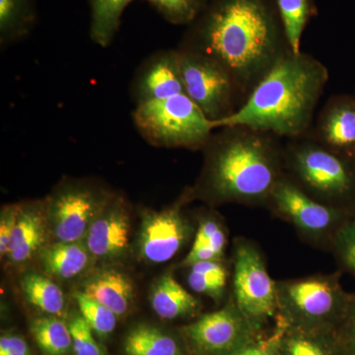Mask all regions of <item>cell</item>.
I'll use <instances>...</instances> for the list:
<instances>
[{
  "label": "cell",
  "mask_w": 355,
  "mask_h": 355,
  "mask_svg": "<svg viewBox=\"0 0 355 355\" xmlns=\"http://www.w3.org/2000/svg\"><path fill=\"white\" fill-rule=\"evenodd\" d=\"M180 50L202 53L249 96L289 48L275 0H211L184 35Z\"/></svg>",
  "instance_id": "obj_1"
},
{
  "label": "cell",
  "mask_w": 355,
  "mask_h": 355,
  "mask_svg": "<svg viewBox=\"0 0 355 355\" xmlns=\"http://www.w3.org/2000/svg\"><path fill=\"white\" fill-rule=\"evenodd\" d=\"M328 69L307 53L288 51L275 62L234 114L214 128L244 127L297 139L309 130Z\"/></svg>",
  "instance_id": "obj_2"
},
{
  "label": "cell",
  "mask_w": 355,
  "mask_h": 355,
  "mask_svg": "<svg viewBox=\"0 0 355 355\" xmlns=\"http://www.w3.org/2000/svg\"><path fill=\"white\" fill-rule=\"evenodd\" d=\"M275 135L244 127L212 135L200 191L218 202H253L268 198L282 178Z\"/></svg>",
  "instance_id": "obj_3"
},
{
  "label": "cell",
  "mask_w": 355,
  "mask_h": 355,
  "mask_svg": "<svg viewBox=\"0 0 355 355\" xmlns=\"http://www.w3.org/2000/svg\"><path fill=\"white\" fill-rule=\"evenodd\" d=\"M279 311L288 328L336 333L352 295L343 291L338 275H323L277 284Z\"/></svg>",
  "instance_id": "obj_4"
},
{
  "label": "cell",
  "mask_w": 355,
  "mask_h": 355,
  "mask_svg": "<svg viewBox=\"0 0 355 355\" xmlns=\"http://www.w3.org/2000/svg\"><path fill=\"white\" fill-rule=\"evenodd\" d=\"M132 121L149 144L166 148H205L214 130L212 121L186 94L137 105Z\"/></svg>",
  "instance_id": "obj_5"
},
{
  "label": "cell",
  "mask_w": 355,
  "mask_h": 355,
  "mask_svg": "<svg viewBox=\"0 0 355 355\" xmlns=\"http://www.w3.org/2000/svg\"><path fill=\"white\" fill-rule=\"evenodd\" d=\"M113 195L90 182H60L46 198L49 230L55 241H83L95 217Z\"/></svg>",
  "instance_id": "obj_6"
},
{
  "label": "cell",
  "mask_w": 355,
  "mask_h": 355,
  "mask_svg": "<svg viewBox=\"0 0 355 355\" xmlns=\"http://www.w3.org/2000/svg\"><path fill=\"white\" fill-rule=\"evenodd\" d=\"M178 50L184 94L202 110L212 125L234 114L236 100L241 95L225 69L202 53Z\"/></svg>",
  "instance_id": "obj_7"
},
{
  "label": "cell",
  "mask_w": 355,
  "mask_h": 355,
  "mask_svg": "<svg viewBox=\"0 0 355 355\" xmlns=\"http://www.w3.org/2000/svg\"><path fill=\"white\" fill-rule=\"evenodd\" d=\"M235 306L258 330L279 311L277 284L261 254L249 242H238L234 257Z\"/></svg>",
  "instance_id": "obj_8"
},
{
  "label": "cell",
  "mask_w": 355,
  "mask_h": 355,
  "mask_svg": "<svg viewBox=\"0 0 355 355\" xmlns=\"http://www.w3.org/2000/svg\"><path fill=\"white\" fill-rule=\"evenodd\" d=\"M259 331L235 304L203 315L182 329L189 347L200 355H234L258 340Z\"/></svg>",
  "instance_id": "obj_9"
},
{
  "label": "cell",
  "mask_w": 355,
  "mask_h": 355,
  "mask_svg": "<svg viewBox=\"0 0 355 355\" xmlns=\"http://www.w3.org/2000/svg\"><path fill=\"white\" fill-rule=\"evenodd\" d=\"M291 164L301 183L321 197H345L354 187L352 174L342 159L318 142L294 146Z\"/></svg>",
  "instance_id": "obj_10"
},
{
  "label": "cell",
  "mask_w": 355,
  "mask_h": 355,
  "mask_svg": "<svg viewBox=\"0 0 355 355\" xmlns=\"http://www.w3.org/2000/svg\"><path fill=\"white\" fill-rule=\"evenodd\" d=\"M191 227L179 207L156 211L147 210L142 216L137 253L150 263L172 260L190 236Z\"/></svg>",
  "instance_id": "obj_11"
},
{
  "label": "cell",
  "mask_w": 355,
  "mask_h": 355,
  "mask_svg": "<svg viewBox=\"0 0 355 355\" xmlns=\"http://www.w3.org/2000/svg\"><path fill=\"white\" fill-rule=\"evenodd\" d=\"M130 216L121 196L113 195L95 217L84 243L94 260L114 261L127 253Z\"/></svg>",
  "instance_id": "obj_12"
},
{
  "label": "cell",
  "mask_w": 355,
  "mask_h": 355,
  "mask_svg": "<svg viewBox=\"0 0 355 355\" xmlns=\"http://www.w3.org/2000/svg\"><path fill=\"white\" fill-rule=\"evenodd\" d=\"M130 94L137 105L184 94L179 50L160 51L147 58L133 77Z\"/></svg>",
  "instance_id": "obj_13"
},
{
  "label": "cell",
  "mask_w": 355,
  "mask_h": 355,
  "mask_svg": "<svg viewBox=\"0 0 355 355\" xmlns=\"http://www.w3.org/2000/svg\"><path fill=\"white\" fill-rule=\"evenodd\" d=\"M270 198L282 216L310 234L324 232L340 218L338 210L313 200L297 184L287 180H280Z\"/></svg>",
  "instance_id": "obj_14"
},
{
  "label": "cell",
  "mask_w": 355,
  "mask_h": 355,
  "mask_svg": "<svg viewBox=\"0 0 355 355\" xmlns=\"http://www.w3.org/2000/svg\"><path fill=\"white\" fill-rule=\"evenodd\" d=\"M49 232L46 200L21 203L6 258L15 265L31 261L46 246Z\"/></svg>",
  "instance_id": "obj_15"
},
{
  "label": "cell",
  "mask_w": 355,
  "mask_h": 355,
  "mask_svg": "<svg viewBox=\"0 0 355 355\" xmlns=\"http://www.w3.org/2000/svg\"><path fill=\"white\" fill-rule=\"evenodd\" d=\"M102 305L113 311L119 318L125 317L135 302L132 279L116 268H104L84 282L83 291Z\"/></svg>",
  "instance_id": "obj_16"
},
{
  "label": "cell",
  "mask_w": 355,
  "mask_h": 355,
  "mask_svg": "<svg viewBox=\"0 0 355 355\" xmlns=\"http://www.w3.org/2000/svg\"><path fill=\"white\" fill-rule=\"evenodd\" d=\"M40 263L46 275L69 280L83 275L94 261L84 241L46 245L39 254Z\"/></svg>",
  "instance_id": "obj_17"
},
{
  "label": "cell",
  "mask_w": 355,
  "mask_h": 355,
  "mask_svg": "<svg viewBox=\"0 0 355 355\" xmlns=\"http://www.w3.org/2000/svg\"><path fill=\"white\" fill-rule=\"evenodd\" d=\"M316 135L320 144L334 149L355 146V106L334 102L324 109L318 121Z\"/></svg>",
  "instance_id": "obj_18"
},
{
  "label": "cell",
  "mask_w": 355,
  "mask_h": 355,
  "mask_svg": "<svg viewBox=\"0 0 355 355\" xmlns=\"http://www.w3.org/2000/svg\"><path fill=\"white\" fill-rule=\"evenodd\" d=\"M151 307L163 320L184 319L198 312L200 303L171 275L155 282L150 292Z\"/></svg>",
  "instance_id": "obj_19"
},
{
  "label": "cell",
  "mask_w": 355,
  "mask_h": 355,
  "mask_svg": "<svg viewBox=\"0 0 355 355\" xmlns=\"http://www.w3.org/2000/svg\"><path fill=\"white\" fill-rule=\"evenodd\" d=\"M37 18V0H0L1 49L29 36Z\"/></svg>",
  "instance_id": "obj_20"
},
{
  "label": "cell",
  "mask_w": 355,
  "mask_h": 355,
  "mask_svg": "<svg viewBox=\"0 0 355 355\" xmlns=\"http://www.w3.org/2000/svg\"><path fill=\"white\" fill-rule=\"evenodd\" d=\"M125 355H184L183 347L171 334L151 326L137 324L123 340Z\"/></svg>",
  "instance_id": "obj_21"
},
{
  "label": "cell",
  "mask_w": 355,
  "mask_h": 355,
  "mask_svg": "<svg viewBox=\"0 0 355 355\" xmlns=\"http://www.w3.org/2000/svg\"><path fill=\"white\" fill-rule=\"evenodd\" d=\"M286 324V323H284ZM282 355H342L338 334L286 327L280 340Z\"/></svg>",
  "instance_id": "obj_22"
},
{
  "label": "cell",
  "mask_w": 355,
  "mask_h": 355,
  "mask_svg": "<svg viewBox=\"0 0 355 355\" xmlns=\"http://www.w3.org/2000/svg\"><path fill=\"white\" fill-rule=\"evenodd\" d=\"M133 0H89L90 39L101 48H108L120 30L121 16Z\"/></svg>",
  "instance_id": "obj_23"
},
{
  "label": "cell",
  "mask_w": 355,
  "mask_h": 355,
  "mask_svg": "<svg viewBox=\"0 0 355 355\" xmlns=\"http://www.w3.org/2000/svg\"><path fill=\"white\" fill-rule=\"evenodd\" d=\"M21 289L27 302L44 314L62 317L65 311L64 291L51 277L28 272L21 279Z\"/></svg>",
  "instance_id": "obj_24"
},
{
  "label": "cell",
  "mask_w": 355,
  "mask_h": 355,
  "mask_svg": "<svg viewBox=\"0 0 355 355\" xmlns=\"http://www.w3.org/2000/svg\"><path fill=\"white\" fill-rule=\"evenodd\" d=\"M30 331L44 355H70L73 352L69 324L60 317H37L30 323Z\"/></svg>",
  "instance_id": "obj_25"
},
{
  "label": "cell",
  "mask_w": 355,
  "mask_h": 355,
  "mask_svg": "<svg viewBox=\"0 0 355 355\" xmlns=\"http://www.w3.org/2000/svg\"><path fill=\"white\" fill-rule=\"evenodd\" d=\"M226 246V235L220 224L214 218L200 222L195 241L183 261L191 266L200 261H220Z\"/></svg>",
  "instance_id": "obj_26"
},
{
  "label": "cell",
  "mask_w": 355,
  "mask_h": 355,
  "mask_svg": "<svg viewBox=\"0 0 355 355\" xmlns=\"http://www.w3.org/2000/svg\"><path fill=\"white\" fill-rule=\"evenodd\" d=\"M275 3L289 48L300 53L303 32L315 13V0H275Z\"/></svg>",
  "instance_id": "obj_27"
},
{
  "label": "cell",
  "mask_w": 355,
  "mask_h": 355,
  "mask_svg": "<svg viewBox=\"0 0 355 355\" xmlns=\"http://www.w3.org/2000/svg\"><path fill=\"white\" fill-rule=\"evenodd\" d=\"M189 268L188 284L191 291L214 299L221 297L227 272L220 261H200Z\"/></svg>",
  "instance_id": "obj_28"
},
{
  "label": "cell",
  "mask_w": 355,
  "mask_h": 355,
  "mask_svg": "<svg viewBox=\"0 0 355 355\" xmlns=\"http://www.w3.org/2000/svg\"><path fill=\"white\" fill-rule=\"evenodd\" d=\"M81 316L89 324L96 336L107 340L116 330L119 317L106 306L90 297L83 291L74 293Z\"/></svg>",
  "instance_id": "obj_29"
},
{
  "label": "cell",
  "mask_w": 355,
  "mask_h": 355,
  "mask_svg": "<svg viewBox=\"0 0 355 355\" xmlns=\"http://www.w3.org/2000/svg\"><path fill=\"white\" fill-rule=\"evenodd\" d=\"M167 22L191 25L205 10L207 0H146Z\"/></svg>",
  "instance_id": "obj_30"
},
{
  "label": "cell",
  "mask_w": 355,
  "mask_h": 355,
  "mask_svg": "<svg viewBox=\"0 0 355 355\" xmlns=\"http://www.w3.org/2000/svg\"><path fill=\"white\" fill-rule=\"evenodd\" d=\"M72 336V347L76 355H106L95 334L80 315H76L69 323Z\"/></svg>",
  "instance_id": "obj_31"
},
{
  "label": "cell",
  "mask_w": 355,
  "mask_h": 355,
  "mask_svg": "<svg viewBox=\"0 0 355 355\" xmlns=\"http://www.w3.org/2000/svg\"><path fill=\"white\" fill-rule=\"evenodd\" d=\"M20 209L21 203H13L3 205L0 212V257L2 260L8 254L9 245L17 224Z\"/></svg>",
  "instance_id": "obj_32"
},
{
  "label": "cell",
  "mask_w": 355,
  "mask_h": 355,
  "mask_svg": "<svg viewBox=\"0 0 355 355\" xmlns=\"http://www.w3.org/2000/svg\"><path fill=\"white\" fill-rule=\"evenodd\" d=\"M336 247L343 263L355 273V220L345 224L338 231Z\"/></svg>",
  "instance_id": "obj_33"
},
{
  "label": "cell",
  "mask_w": 355,
  "mask_h": 355,
  "mask_svg": "<svg viewBox=\"0 0 355 355\" xmlns=\"http://www.w3.org/2000/svg\"><path fill=\"white\" fill-rule=\"evenodd\" d=\"M286 327V324L280 319L279 329L272 336L266 338H259L234 355H282L280 354V340Z\"/></svg>",
  "instance_id": "obj_34"
},
{
  "label": "cell",
  "mask_w": 355,
  "mask_h": 355,
  "mask_svg": "<svg viewBox=\"0 0 355 355\" xmlns=\"http://www.w3.org/2000/svg\"><path fill=\"white\" fill-rule=\"evenodd\" d=\"M0 355H34L23 336L6 334L0 338Z\"/></svg>",
  "instance_id": "obj_35"
},
{
  "label": "cell",
  "mask_w": 355,
  "mask_h": 355,
  "mask_svg": "<svg viewBox=\"0 0 355 355\" xmlns=\"http://www.w3.org/2000/svg\"><path fill=\"white\" fill-rule=\"evenodd\" d=\"M338 336L343 340H355V295H352L347 317L340 327Z\"/></svg>",
  "instance_id": "obj_36"
},
{
  "label": "cell",
  "mask_w": 355,
  "mask_h": 355,
  "mask_svg": "<svg viewBox=\"0 0 355 355\" xmlns=\"http://www.w3.org/2000/svg\"><path fill=\"white\" fill-rule=\"evenodd\" d=\"M340 340L342 355H355V340Z\"/></svg>",
  "instance_id": "obj_37"
}]
</instances>
